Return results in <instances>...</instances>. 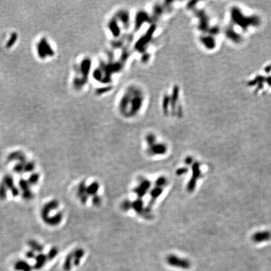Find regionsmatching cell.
Returning a JSON list of instances; mask_svg holds the SVG:
<instances>
[{
  "instance_id": "obj_17",
  "label": "cell",
  "mask_w": 271,
  "mask_h": 271,
  "mask_svg": "<svg viewBox=\"0 0 271 271\" xmlns=\"http://www.w3.org/2000/svg\"><path fill=\"white\" fill-rule=\"evenodd\" d=\"M92 203H93L94 205L98 207L101 204L102 199H101V197L99 196V195H94V196H92Z\"/></svg>"
},
{
  "instance_id": "obj_11",
  "label": "cell",
  "mask_w": 271,
  "mask_h": 271,
  "mask_svg": "<svg viewBox=\"0 0 271 271\" xmlns=\"http://www.w3.org/2000/svg\"><path fill=\"white\" fill-rule=\"evenodd\" d=\"M63 218V215L60 212V213L57 214L54 217L50 218H48V222L49 224L52 225H56L58 223H60L62 221Z\"/></svg>"
},
{
  "instance_id": "obj_10",
  "label": "cell",
  "mask_w": 271,
  "mask_h": 271,
  "mask_svg": "<svg viewBox=\"0 0 271 271\" xmlns=\"http://www.w3.org/2000/svg\"><path fill=\"white\" fill-rule=\"evenodd\" d=\"M58 207V202L57 200H54L52 202H50L45 207L43 210V217H47L48 216V214L50 212V211L57 209Z\"/></svg>"
},
{
  "instance_id": "obj_12",
  "label": "cell",
  "mask_w": 271,
  "mask_h": 271,
  "mask_svg": "<svg viewBox=\"0 0 271 271\" xmlns=\"http://www.w3.org/2000/svg\"><path fill=\"white\" fill-rule=\"evenodd\" d=\"M73 259H74V257H73V253L69 254L67 257L65 258L64 263H63V269L66 271H68L71 269L72 263H73Z\"/></svg>"
},
{
  "instance_id": "obj_13",
  "label": "cell",
  "mask_w": 271,
  "mask_h": 271,
  "mask_svg": "<svg viewBox=\"0 0 271 271\" xmlns=\"http://www.w3.org/2000/svg\"><path fill=\"white\" fill-rule=\"evenodd\" d=\"M86 185L85 181H82L79 185L78 187V191H77V195L79 198H81L84 196L87 195L86 193Z\"/></svg>"
},
{
  "instance_id": "obj_4",
  "label": "cell",
  "mask_w": 271,
  "mask_h": 271,
  "mask_svg": "<svg viewBox=\"0 0 271 271\" xmlns=\"http://www.w3.org/2000/svg\"><path fill=\"white\" fill-rule=\"evenodd\" d=\"M167 148L166 146L162 143L159 144H155L151 146H149V148L147 150L148 154L150 156H154V155H164L166 152Z\"/></svg>"
},
{
  "instance_id": "obj_18",
  "label": "cell",
  "mask_w": 271,
  "mask_h": 271,
  "mask_svg": "<svg viewBox=\"0 0 271 271\" xmlns=\"http://www.w3.org/2000/svg\"><path fill=\"white\" fill-rule=\"evenodd\" d=\"M58 249L57 248H53L51 249V251H50V252L48 254V257L50 259H54L55 257H56V255L58 254Z\"/></svg>"
},
{
  "instance_id": "obj_3",
  "label": "cell",
  "mask_w": 271,
  "mask_h": 271,
  "mask_svg": "<svg viewBox=\"0 0 271 271\" xmlns=\"http://www.w3.org/2000/svg\"><path fill=\"white\" fill-rule=\"evenodd\" d=\"M201 173L199 163H195L193 165V176L188 184V189L189 192H193L194 190L197 180L200 178Z\"/></svg>"
},
{
  "instance_id": "obj_9",
  "label": "cell",
  "mask_w": 271,
  "mask_h": 271,
  "mask_svg": "<svg viewBox=\"0 0 271 271\" xmlns=\"http://www.w3.org/2000/svg\"><path fill=\"white\" fill-rule=\"evenodd\" d=\"M73 253V257H74V259H73V263L75 266H78L80 262V260L83 257L84 255V251L82 248H77Z\"/></svg>"
},
{
  "instance_id": "obj_6",
  "label": "cell",
  "mask_w": 271,
  "mask_h": 271,
  "mask_svg": "<svg viewBox=\"0 0 271 271\" xmlns=\"http://www.w3.org/2000/svg\"><path fill=\"white\" fill-rule=\"evenodd\" d=\"M163 192V188H162V187L155 186V188H152L149 193L151 199L150 200L147 206L151 208L152 206L153 205V204L155 203V201L156 200V199L161 195L162 194Z\"/></svg>"
},
{
  "instance_id": "obj_8",
  "label": "cell",
  "mask_w": 271,
  "mask_h": 271,
  "mask_svg": "<svg viewBox=\"0 0 271 271\" xmlns=\"http://www.w3.org/2000/svg\"><path fill=\"white\" fill-rule=\"evenodd\" d=\"M99 189V184L97 181H94L86 188V193L88 196H93L97 195Z\"/></svg>"
},
{
  "instance_id": "obj_14",
  "label": "cell",
  "mask_w": 271,
  "mask_h": 271,
  "mask_svg": "<svg viewBox=\"0 0 271 271\" xmlns=\"http://www.w3.org/2000/svg\"><path fill=\"white\" fill-rule=\"evenodd\" d=\"M167 182H168L167 180L165 177H160L155 181V186L163 188L164 186H165L166 185Z\"/></svg>"
},
{
  "instance_id": "obj_16",
  "label": "cell",
  "mask_w": 271,
  "mask_h": 271,
  "mask_svg": "<svg viewBox=\"0 0 271 271\" xmlns=\"http://www.w3.org/2000/svg\"><path fill=\"white\" fill-rule=\"evenodd\" d=\"M146 141L149 146L155 144L156 143V137L153 134H148L146 137Z\"/></svg>"
},
{
  "instance_id": "obj_1",
  "label": "cell",
  "mask_w": 271,
  "mask_h": 271,
  "mask_svg": "<svg viewBox=\"0 0 271 271\" xmlns=\"http://www.w3.org/2000/svg\"><path fill=\"white\" fill-rule=\"evenodd\" d=\"M166 262L170 266L181 269H188L191 267L192 263L189 260L180 258L177 255L171 254L166 257Z\"/></svg>"
},
{
  "instance_id": "obj_7",
  "label": "cell",
  "mask_w": 271,
  "mask_h": 271,
  "mask_svg": "<svg viewBox=\"0 0 271 271\" xmlns=\"http://www.w3.org/2000/svg\"><path fill=\"white\" fill-rule=\"evenodd\" d=\"M131 209H133L136 213L141 215L144 211V202L141 199H137L132 202Z\"/></svg>"
},
{
  "instance_id": "obj_5",
  "label": "cell",
  "mask_w": 271,
  "mask_h": 271,
  "mask_svg": "<svg viewBox=\"0 0 271 271\" xmlns=\"http://www.w3.org/2000/svg\"><path fill=\"white\" fill-rule=\"evenodd\" d=\"M252 240L255 243H262L271 239V232L268 230L259 231L253 234Z\"/></svg>"
},
{
  "instance_id": "obj_19",
  "label": "cell",
  "mask_w": 271,
  "mask_h": 271,
  "mask_svg": "<svg viewBox=\"0 0 271 271\" xmlns=\"http://www.w3.org/2000/svg\"><path fill=\"white\" fill-rule=\"evenodd\" d=\"M186 170H187V169H186V168H181V169H180V170H178V171H177V173L178 174H179V175H181V174H184V173H185L186 172Z\"/></svg>"
},
{
  "instance_id": "obj_2",
  "label": "cell",
  "mask_w": 271,
  "mask_h": 271,
  "mask_svg": "<svg viewBox=\"0 0 271 271\" xmlns=\"http://www.w3.org/2000/svg\"><path fill=\"white\" fill-rule=\"evenodd\" d=\"M151 186V183L149 180L143 179L140 181L139 185L134 188V192L138 196V199H142V198H143L149 190Z\"/></svg>"
},
{
  "instance_id": "obj_15",
  "label": "cell",
  "mask_w": 271,
  "mask_h": 271,
  "mask_svg": "<svg viewBox=\"0 0 271 271\" xmlns=\"http://www.w3.org/2000/svg\"><path fill=\"white\" fill-rule=\"evenodd\" d=\"M131 204L132 202L129 200H126L121 204V208L124 211H128L130 209H131Z\"/></svg>"
}]
</instances>
